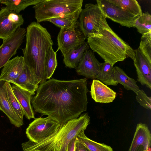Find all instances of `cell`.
<instances>
[{
    "instance_id": "5bb4252c",
    "label": "cell",
    "mask_w": 151,
    "mask_h": 151,
    "mask_svg": "<svg viewBox=\"0 0 151 151\" xmlns=\"http://www.w3.org/2000/svg\"><path fill=\"white\" fill-rule=\"evenodd\" d=\"M151 133L147 125L139 123L128 151H151Z\"/></svg>"
},
{
    "instance_id": "9c48e42d",
    "label": "cell",
    "mask_w": 151,
    "mask_h": 151,
    "mask_svg": "<svg viewBox=\"0 0 151 151\" xmlns=\"http://www.w3.org/2000/svg\"><path fill=\"white\" fill-rule=\"evenodd\" d=\"M97 4L106 18H108L122 26L133 27L139 16H136L125 11L109 0H97Z\"/></svg>"
},
{
    "instance_id": "f1b7e54d",
    "label": "cell",
    "mask_w": 151,
    "mask_h": 151,
    "mask_svg": "<svg viewBox=\"0 0 151 151\" xmlns=\"http://www.w3.org/2000/svg\"><path fill=\"white\" fill-rule=\"evenodd\" d=\"M138 48L146 58L151 61V32L142 35Z\"/></svg>"
},
{
    "instance_id": "d6986e66",
    "label": "cell",
    "mask_w": 151,
    "mask_h": 151,
    "mask_svg": "<svg viewBox=\"0 0 151 151\" xmlns=\"http://www.w3.org/2000/svg\"><path fill=\"white\" fill-rule=\"evenodd\" d=\"M13 84L29 92L32 95L35 94L39 84L29 68L25 64L21 73Z\"/></svg>"
},
{
    "instance_id": "4316f807",
    "label": "cell",
    "mask_w": 151,
    "mask_h": 151,
    "mask_svg": "<svg viewBox=\"0 0 151 151\" xmlns=\"http://www.w3.org/2000/svg\"><path fill=\"white\" fill-rule=\"evenodd\" d=\"M7 95L10 104L17 115L23 120L24 111L13 92L10 83L6 82Z\"/></svg>"
},
{
    "instance_id": "ac0fdd59",
    "label": "cell",
    "mask_w": 151,
    "mask_h": 151,
    "mask_svg": "<svg viewBox=\"0 0 151 151\" xmlns=\"http://www.w3.org/2000/svg\"><path fill=\"white\" fill-rule=\"evenodd\" d=\"M15 96L18 100L28 119H35V114L31 105L32 95L29 92L15 85L12 86Z\"/></svg>"
},
{
    "instance_id": "7402d4cb",
    "label": "cell",
    "mask_w": 151,
    "mask_h": 151,
    "mask_svg": "<svg viewBox=\"0 0 151 151\" xmlns=\"http://www.w3.org/2000/svg\"><path fill=\"white\" fill-rule=\"evenodd\" d=\"M114 67L109 63L104 62L102 65L97 79L106 86H117L118 83L115 81Z\"/></svg>"
},
{
    "instance_id": "8992f818",
    "label": "cell",
    "mask_w": 151,
    "mask_h": 151,
    "mask_svg": "<svg viewBox=\"0 0 151 151\" xmlns=\"http://www.w3.org/2000/svg\"><path fill=\"white\" fill-rule=\"evenodd\" d=\"M78 19L79 27L86 39L89 35L96 33L101 28L109 25L105 16L97 4H86Z\"/></svg>"
},
{
    "instance_id": "e575fe53",
    "label": "cell",
    "mask_w": 151,
    "mask_h": 151,
    "mask_svg": "<svg viewBox=\"0 0 151 151\" xmlns=\"http://www.w3.org/2000/svg\"></svg>"
},
{
    "instance_id": "44dd1931",
    "label": "cell",
    "mask_w": 151,
    "mask_h": 151,
    "mask_svg": "<svg viewBox=\"0 0 151 151\" xmlns=\"http://www.w3.org/2000/svg\"><path fill=\"white\" fill-rule=\"evenodd\" d=\"M114 76L115 81L122 84L126 90H131L136 94L140 90L137 81L128 76L119 67H114Z\"/></svg>"
},
{
    "instance_id": "7a4b0ae2",
    "label": "cell",
    "mask_w": 151,
    "mask_h": 151,
    "mask_svg": "<svg viewBox=\"0 0 151 151\" xmlns=\"http://www.w3.org/2000/svg\"><path fill=\"white\" fill-rule=\"evenodd\" d=\"M26 37V46L22 49L24 62L41 84L47 80L46 62L53 43L47 29L35 22L27 27Z\"/></svg>"
},
{
    "instance_id": "603a6c76",
    "label": "cell",
    "mask_w": 151,
    "mask_h": 151,
    "mask_svg": "<svg viewBox=\"0 0 151 151\" xmlns=\"http://www.w3.org/2000/svg\"><path fill=\"white\" fill-rule=\"evenodd\" d=\"M126 12L136 16L142 14L141 7L136 0H109Z\"/></svg>"
},
{
    "instance_id": "e0dca14e",
    "label": "cell",
    "mask_w": 151,
    "mask_h": 151,
    "mask_svg": "<svg viewBox=\"0 0 151 151\" xmlns=\"http://www.w3.org/2000/svg\"><path fill=\"white\" fill-rule=\"evenodd\" d=\"M6 82L0 81V109L8 117L11 123L17 127L24 124L21 119L15 113L9 101L5 85Z\"/></svg>"
},
{
    "instance_id": "8fae6325",
    "label": "cell",
    "mask_w": 151,
    "mask_h": 151,
    "mask_svg": "<svg viewBox=\"0 0 151 151\" xmlns=\"http://www.w3.org/2000/svg\"><path fill=\"white\" fill-rule=\"evenodd\" d=\"M26 33L25 28L19 27L12 36L3 40L0 46V69L17 53L24 41Z\"/></svg>"
},
{
    "instance_id": "f546056e",
    "label": "cell",
    "mask_w": 151,
    "mask_h": 151,
    "mask_svg": "<svg viewBox=\"0 0 151 151\" xmlns=\"http://www.w3.org/2000/svg\"><path fill=\"white\" fill-rule=\"evenodd\" d=\"M57 66L56 52L52 48L47 57L46 62L45 73L47 79H49L51 77Z\"/></svg>"
},
{
    "instance_id": "30bf717a",
    "label": "cell",
    "mask_w": 151,
    "mask_h": 151,
    "mask_svg": "<svg viewBox=\"0 0 151 151\" xmlns=\"http://www.w3.org/2000/svg\"><path fill=\"white\" fill-rule=\"evenodd\" d=\"M22 14L4 7L0 10V39L5 40L12 36L23 24Z\"/></svg>"
},
{
    "instance_id": "1f68e13d",
    "label": "cell",
    "mask_w": 151,
    "mask_h": 151,
    "mask_svg": "<svg viewBox=\"0 0 151 151\" xmlns=\"http://www.w3.org/2000/svg\"><path fill=\"white\" fill-rule=\"evenodd\" d=\"M75 151H90L88 148L80 140L76 138Z\"/></svg>"
},
{
    "instance_id": "6da1fadb",
    "label": "cell",
    "mask_w": 151,
    "mask_h": 151,
    "mask_svg": "<svg viewBox=\"0 0 151 151\" xmlns=\"http://www.w3.org/2000/svg\"><path fill=\"white\" fill-rule=\"evenodd\" d=\"M86 78L49 79L39 86L31 103L35 111L61 125L77 118L87 109L89 91Z\"/></svg>"
},
{
    "instance_id": "3957f363",
    "label": "cell",
    "mask_w": 151,
    "mask_h": 151,
    "mask_svg": "<svg viewBox=\"0 0 151 151\" xmlns=\"http://www.w3.org/2000/svg\"><path fill=\"white\" fill-rule=\"evenodd\" d=\"M87 42L93 52L112 65L129 57L133 61L135 50L117 35L109 26L101 28L95 33L89 35Z\"/></svg>"
},
{
    "instance_id": "484cf974",
    "label": "cell",
    "mask_w": 151,
    "mask_h": 151,
    "mask_svg": "<svg viewBox=\"0 0 151 151\" xmlns=\"http://www.w3.org/2000/svg\"><path fill=\"white\" fill-rule=\"evenodd\" d=\"M142 35L151 32V15L148 12L142 13L136 20L133 27Z\"/></svg>"
},
{
    "instance_id": "277c9868",
    "label": "cell",
    "mask_w": 151,
    "mask_h": 151,
    "mask_svg": "<svg viewBox=\"0 0 151 151\" xmlns=\"http://www.w3.org/2000/svg\"><path fill=\"white\" fill-rule=\"evenodd\" d=\"M88 113L61 124L55 133L38 143L29 141L22 144L24 151H67L68 145L89 124Z\"/></svg>"
},
{
    "instance_id": "d4e9b609",
    "label": "cell",
    "mask_w": 151,
    "mask_h": 151,
    "mask_svg": "<svg viewBox=\"0 0 151 151\" xmlns=\"http://www.w3.org/2000/svg\"><path fill=\"white\" fill-rule=\"evenodd\" d=\"M76 138L81 141L90 151H113L110 146L89 139L86 136L84 132L80 133Z\"/></svg>"
},
{
    "instance_id": "4fadbf2b",
    "label": "cell",
    "mask_w": 151,
    "mask_h": 151,
    "mask_svg": "<svg viewBox=\"0 0 151 151\" xmlns=\"http://www.w3.org/2000/svg\"><path fill=\"white\" fill-rule=\"evenodd\" d=\"M134 61L137 81L142 85L151 89V61L149 60L138 48L135 50Z\"/></svg>"
},
{
    "instance_id": "5b68a950",
    "label": "cell",
    "mask_w": 151,
    "mask_h": 151,
    "mask_svg": "<svg viewBox=\"0 0 151 151\" xmlns=\"http://www.w3.org/2000/svg\"><path fill=\"white\" fill-rule=\"evenodd\" d=\"M83 0H42L33 8L37 22L47 21L52 18L79 14Z\"/></svg>"
},
{
    "instance_id": "2e32d148",
    "label": "cell",
    "mask_w": 151,
    "mask_h": 151,
    "mask_svg": "<svg viewBox=\"0 0 151 151\" xmlns=\"http://www.w3.org/2000/svg\"><path fill=\"white\" fill-rule=\"evenodd\" d=\"M91 95L96 102L108 103L115 99L116 92L98 80L93 79L91 86Z\"/></svg>"
},
{
    "instance_id": "7c38bea8",
    "label": "cell",
    "mask_w": 151,
    "mask_h": 151,
    "mask_svg": "<svg viewBox=\"0 0 151 151\" xmlns=\"http://www.w3.org/2000/svg\"><path fill=\"white\" fill-rule=\"evenodd\" d=\"M102 63L96 58L94 52L87 49L83 58L76 69L78 74L86 78L95 79L97 78L101 69Z\"/></svg>"
},
{
    "instance_id": "9a60e30c",
    "label": "cell",
    "mask_w": 151,
    "mask_h": 151,
    "mask_svg": "<svg viewBox=\"0 0 151 151\" xmlns=\"http://www.w3.org/2000/svg\"><path fill=\"white\" fill-rule=\"evenodd\" d=\"M24 65L22 56H17L9 60L2 69L0 81L13 83L21 73Z\"/></svg>"
},
{
    "instance_id": "4dcf8cb0",
    "label": "cell",
    "mask_w": 151,
    "mask_h": 151,
    "mask_svg": "<svg viewBox=\"0 0 151 151\" xmlns=\"http://www.w3.org/2000/svg\"><path fill=\"white\" fill-rule=\"evenodd\" d=\"M137 101L140 105L148 109H151V97L147 96L142 89H140L136 93Z\"/></svg>"
},
{
    "instance_id": "836d02e7",
    "label": "cell",
    "mask_w": 151,
    "mask_h": 151,
    "mask_svg": "<svg viewBox=\"0 0 151 151\" xmlns=\"http://www.w3.org/2000/svg\"></svg>"
},
{
    "instance_id": "ba28073f",
    "label": "cell",
    "mask_w": 151,
    "mask_h": 151,
    "mask_svg": "<svg viewBox=\"0 0 151 151\" xmlns=\"http://www.w3.org/2000/svg\"><path fill=\"white\" fill-rule=\"evenodd\" d=\"M61 124L47 116L35 118L27 128L26 133L29 140L38 143L56 132Z\"/></svg>"
},
{
    "instance_id": "cb8c5ba5",
    "label": "cell",
    "mask_w": 151,
    "mask_h": 151,
    "mask_svg": "<svg viewBox=\"0 0 151 151\" xmlns=\"http://www.w3.org/2000/svg\"><path fill=\"white\" fill-rule=\"evenodd\" d=\"M42 0H1L0 3L18 14L28 6L37 4Z\"/></svg>"
},
{
    "instance_id": "d6a6232c",
    "label": "cell",
    "mask_w": 151,
    "mask_h": 151,
    "mask_svg": "<svg viewBox=\"0 0 151 151\" xmlns=\"http://www.w3.org/2000/svg\"><path fill=\"white\" fill-rule=\"evenodd\" d=\"M76 137L73 138L69 143L67 151H75V143Z\"/></svg>"
},
{
    "instance_id": "83f0119b",
    "label": "cell",
    "mask_w": 151,
    "mask_h": 151,
    "mask_svg": "<svg viewBox=\"0 0 151 151\" xmlns=\"http://www.w3.org/2000/svg\"><path fill=\"white\" fill-rule=\"evenodd\" d=\"M79 14L69 17H55L49 19L47 21L52 23L60 29L69 28L78 22Z\"/></svg>"
},
{
    "instance_id": "ffe728a7",
    "label": "cell",
    "mask_w": 151,
    "mask_h": 151,
    "mask_svg": "<svg viewBox=\"0 0 151 151\" xmlns=\"http://www.w3.org/2000/svg\"><path fill=\"white\" fill-rule=\"evenodd\" d=\"M89 48L87 42L73 49L63 56V62L66 67L76 69L81 60L86 50Z\"/></svg>"
},
{
    "instance_id": "52a82bcc",
    "label": "cell",
    "mask_w": 151,
    "mask_h": 151,
    "mask_svg": "<svg viewBox=\"0 0 151 151\" xmlns=\"http://www.w3.org/2000/svg\"><path fill=\"white\" fill-rule=\"evenodd\" d=\"M86 39L79 27L78 22L72 27L61 28L57 37L58 48L63 56L83 45Z\"/></svg>"
}]
</instances>
